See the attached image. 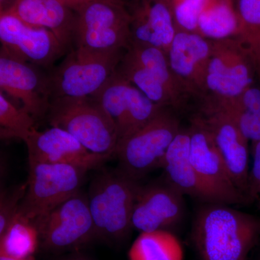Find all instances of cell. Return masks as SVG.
<instances>
[{
    "label": "cell",
    "mask_w": 260,
    "mask_h": 260,
    "mask_svg": "<svg viewBox=\"0 0 260 260\" xmlns=\"http://www.w3.org/2000/svg\"><path fill=\"white\" fill-rule=\"evenodd\" d=\"M121 1H122V2H123V0H121Z\"/></svg>",
    "instance_id": "cell-36"
},
{
    "label": "cell",
    "mask_w": 260,
    "mask_h": 260,
    "mask_svg": "<svg viewBox=\"0 0 260 260\" xmlns=\"http://www.w3.org/2000/svg\"><path fill=\"white\" fill-rule=\"evenodd\" d=\"M201 109V114L197 117L213 137L234 184L248 201L250 171L248 148L249 140L243 135L235 121L223 111L207 103H204Z\"/></svg>",
    "instance_id": "cell-14"
},
{
    "label": "cell",
    "mask_w": 260,
    "mask_h": 260,
    "mask_svg": "<svg viewBox=\"0 0 260 260\" xmlns=\"http://www.w3.org/2000/svg\"><path fill=\"white\" fill-rule=\"evenodd\" d=\"M129 11L130 44L158 48L167 54L177 32L169 0H134Z\"/></svg>",
    "instance_id": "cell-18"
},
{
    "label": "cell",
    "mask_w": 260,
    "mask_h": 260,
    "mask_svg": "<svg viewBox=\"0 0 260 260\" xmlns=\"http://www.w3.org/2000/svg\"><path fill=\"white\" fill-rule=\"evenodd\" d=\"M76 47L124 50L130 44L131 15L121 0H93L77 12Z\"/></svg>",
    "instance_id": "cell-6"
},
{
    "label": "cell",
    "mask_w": 260,
    "mask_h": 260,
    "mask_svg": "<svg viewBox=\"0 0 260 260\" xmlns=\"http://www.w3.org/2000/svg\"><path fill=\"white\" fill-rule=\"evenodd\" d=\"M1 91L21 103V108L37 121L49 112L51 94L48 77H44L37 66L21 60L1 49L0 52Z\"/></svg>",
    "instance_id": "cell-13"
},
{
    "label": "cell",
    "mask_w": 260,
    "mask_h": 260,
    "mask_svg": "<svg viewBox=\"0 0 260 260\" xmlns=\"http://www.w3.org/2000/svg\"><path fill=\"white\" fill-rule=\"evenodd\" d=\"M255 65L237 38L213 41L205 78V94L219 104L232 102L253 85Z\"/></svg>",
    "instance_id": "cell-8"
},
{
    "label": "cell",
    "mask_w": 260,
    "mask_h": 260,
    "mask_svg": "<svg viewBox=\"0 0 260 260\" xmlns=\"http://www.w3.org/2000/svg\"><path fill=\"white\" fill-rule=\"evenodd\" d=\"M88 170L68 164L29 162V177L19 215L32 220L80 191Z\"/></svg>",
    "instance_id": "cell-7"
},
{
    "label": "cell",
    "mask_w": 260,
    "mask_h": 260,
    "mask_svg": "<svg viewBox=\"0 0 260 260\" xmlns=\"http://www.w3.org/2000/svg\"><path fill=\"white\" fill-rule=\"evenodd\" d=\"M162 168L165 171L166 180L183 194L214 203L191 161L189 129L179 132L168 149Z\"/></svg>",
    "instance_id": "cell-20"
},
{
    "label": "cell",
    "mask_w": 260,
    "mask_h": 260,
    "mask_svg": "<svg viewBox=\"0 0 260 260\" xmlns=\"http://www.w3.org/2000/svg\"><path fill=\"white\" fill-rule=\"evenodd\" d=\"M126 50L75 47L48 77L51 99L93 96L115 73Z\"/></svg>",
    "instance_id": "cell-4"
},
{
    "label": "cell",
    "mask_w": 260,
    "mask_h": 260,
    "mask_svg": "<svg viewBox=\"0 0 260 260\" xmlns=\"http://www.w3.org/2000/svg\"><path fill=\"white\" fill-rule=\"evenodd\" d=\"M5 11L29 25L51 30L67 49L74 42L76 17L59 0H14Z\"/></svg>",
    "instance_id": "cell-19"
},
{
    "label": "cell",
    "mask_w": 260,
    "mask_h": 260,
    "mask_svg": "<svg viewBox=\"0 0 260 260\" xmlns=\"http://www.w3.org/2000/svg\"><path fill=\"white\" fill-rule=\"evenodd\" d=\"M239 30L237 38L250 54L256 74L260 64V0H237Z\"/></svg>",
    "instance_id": "cell-26"
},
{
    "label": "cell",
    "mask_w": 260,
    "mask_h": 260,
    "mask_svg": "<svg viewBox=\"0 0 260 260\" xmlns=\"http://www.w3.org/2000/svg\"><path fill=\"white\" fill-rule=\"evenodd\" d=\"M0 260H34L32 259V256L28 258H23V259H20V258H14L10 257V256L0 255Z\"/></svg>",
    "instance_id": "cell-33"
},
{
    "label": "cell",
    "mask_w": 260,
    "mask_h": 260,
    "mask_svg": "<svg viewBox=\"0 0 260 260\" xmlns=\"http://www.w3.org/2000/svg\"><path fill=\"white\" fill-rule=\"evenodd\" d=\"M257 75H259V78H260V64L259 66V68H258L257 70Z\"/></svg>",
    "instance_id": "cell-35"
},
{
    "label": "cell",
    "mask_w": 260,
    "mask_h": 260,
    "mask_svg": "<svg viewBox=\"0 0 260 260\" xmlns=\"http://www.w3.org/2000/svg\"><path fill=\"white\" fill-rule=\"evenodd\" d=\"M24 142L29 162L68 164L90 171L112 158L89 151L73 135L56 126L44 131L35 128Z\"/></svg>",
    "instance_id": "cell-15"
},
{
    "label": "cell",
    "mask_w": 260,
    "mask_h": 260,
    "mask_svg": "<svg viewBox=\"0 0 260 260\" xmlns=\"http://www.w3.org/2000/svg\"><path fill=\"white\" fill-rule=\"evenodd\" d=\"M223 111L239 126L243 135L254 143L260 141V88L254 85L232 102L215 103L205 101Z\"/></svg>",
    "instance_id": "cell-21"
},
{
    "label": "cell",
    "mask_w": 260,
    "mask_h": 260,
    "mask_svg": "<svg viewBox=\"0 0 260 260\" xmlns=\"http://www.w3.org/2000/svg\"><path fill=\"white\" fill-rule=\"evenodd\" d=\"M239 18L234 0H209L200 15L198 34L211 41L235 37Z\"/></svg>",
    "instance_id": "cell-22"
},
{
    "label": "cell",
    "mask_w": 260,
    "mask_h": 260,
    "mask_svg": "<svg viewBox=\"0 0 260 260\" xmlns=\"http://www.w3.org/2000/svg\"><path fill=\"white\" fill-rule=\"evenodd\" d=\"M62 260H89L86 259V258L83 257V256H70V257L66 258V259H64Z\"/></svg>",
    "instance_id": "cell-34"
},
{
    "label": "cell",
    "mask_w": 260,
    "mask_h": 260,
    "mask_svg": "<svg viewBox=\"0 0 260 260\" xmlns=\"http://www.w3.org/2000/svg\"><path fill=\"white\" fill-rule=\"evenodd\" d=\"M91 98L115 124L119 141L145 125L162 108L167 107L152 102L116 71Z\"/></svg>",
    "instance_id": "cell-10"
},
{
    "label": "cell",
    "mask_w": 260,
    "mask_h": 260,
    "mask_svg": "<svg viewBox=\"0 0 260 260\" xmlns=\"http://www.w3.org/2000/svg\"><path fill=\"white\" fill-rule=\"evenodd\" d=\"M129 260H183L177 238L169 231L142 232L128 253Z\"/></svg>",
    "instance_id": "cell-24"
},
{
    "label": "cell",
    "mask_w": 260,
    "mask_h": 260,
    "mask_svg": "<svg viewBox=\"0 0 260 260\" xmlns=\"http://www.w3.org/2000/svg\"><path fill=\"white\" fill-rule=\"evenodd\" d=\"M191 239L202 260H246L260 240V218L206 203L195 216Z\"/></svg>",
    "instance_id": "cell-1"
},
{
    "label": "cell",
    "mask_w": 260,
    "mask_h": 260,
    "mask_svg": "<svg viewBox=\"0 0 260 260\" xmlns=\"http://www.w3.org/2000/svg\"><path fill=\"white\" fill-rule=\"evenodd\" d=\"M36 120L23 108L13 105L0 93V135L3 139L25 140L35 129Z\"/></svg>",
    "instance_id": "cell-27"
},
{
    "label": "cell",
    "mask_w": 260,
    "mask_h": 260,
    "mask_svg": "<svg viewBox=\"0 0 260 260\" xmlns=\"http://www.w3.org/2000/svg\"><path fill=\"white\" fill-rule=\"evenodd\" d=\"M32 222L41 246L47 251L77 249L96 239L88 194L80 191Z\"/></svg>",
    "instance_id": "cell-9"
},
{
    "label": "cell",
    "mask_w": 260,
    "mask_h": 260,
    "mask_svg": "<svg viewBox=\"0 0 260 260\" xmlns=\"http://www.w3.org/2000/svg\"><path fill=\"white\" fill-rule=\"evenodd\" d=\"M39 244V232L31 220L17 214L0 236V255L20 259L30 257Z\"/></svg>",
    "instance_id": "cell-25"
},
{
    "label": "cell",
    "mask_w": 260,
    "mask_h": 260,
    "mask_svg": "<svg viewBox=\"0 0 260 260\" xmlns=\"http://www.w3.org/2000/svg\"><path fill=\"white\" fill-rule=\"evenodd\" d=\"M184 196L167 180L140 186L132 219L133 229L142 233L175 226L184 215Z\"/></svg>",
    "instance_id": "cell-16"
},
{
    "label": "cell",
    "mask_w": 260,
    "mask_h": 260,
    "mask_svg": "<svg viewBox=\"0 0 260 260\" xmlns=\"http://www.w3.org/2000/svg\"><path fill=\"white\" fill-rule=\"evenodd\" d=\"M14 0H0V5H1V12H4L13 4Z\"/></svg>",
    "instance_id": "cell-32"
},
{
    "label": "cell",
    "mask_w": 260,
    "mask_h": 260,
    "mask_svg": "<svg viewBox=\"0 0 260 260\" xmlns=\"http://www.w3.org/2000/svg\"><path fill=\"white\" fill-rule=\"evenodd\" d=\"M177 31L198 34V21L209 0H169Z\"/></svg>",
    "instance_id": "cell-28"
},
{
    "label": "cell",
    "mask_w": 260,
    "mask_h": 260,
    "mask_svg": "<svg viewBox=\"0 0 260 260\" xmlns=\"http://www.w3.org/2000/svg\"><path fill=\"white\" fill-rule=\"evenodd\" d=\"M59 1L70 10L78 12L85 5L88 4L93 0H59Z\"/></svg>",
    "instance_id": "cell-31"
},
{
    "label": "cell",
    "mask_w": 260,
    "mask_h": 260,
    "mask_svg": "<svg viewBox=\"0 0 260 260\" xmlns=\"http://www.w3.org/2000/svg\"><path fill=\"white\" fill-rule=\"evenodd\" d=\"M259 260H260V257H259Z\"/></svg>",
    "instance_id": "cell-37"
},
{
    "label": "cell",
    "mask_w": 260,
    "mask_h": 260,
    "mask_svg": "<svg viewBox=\"0 0 260 260\" xmlns=\"http://www.w3.org/2000/svg\"><path fill=\"white\" fill-rule=\"evenodd\" d=\"M213 41L196 32L177 31L168 51L173 73L189 94H205Z\"/></svg>",
    "instance_id": "cell-17"
},
{
    "label": "cell",
    "mask_w": 260,
    "mask_h": 260,
    "mask_svg": "<svg viewBox=\"0 0 260 260\" xmlns=\"http://www.w3.org/2000/svg\"><path fill=\"white\" fill-rule=\"evenodd\" d=\"M253 145V164L249 171L247 199L260 212V141Z\"/></svg>",
    "instance_id": "cell-30"
},
{
    "label": "cell",
    "mask_w": 260,
    "mask_h": 260,
    "mask_svg": "<svg viewBox=\"0 0 260 260\" xmlns=\"http://www.w3.org/2000/svg\"><path fill=\"white\" fill-rule=\"evenodd\" d=\"M180 130L179 121L170 107L162 108L145 125L118 142L115 156L119 169L138 181L162 168L168 149Z\"/></svg>",
    "instance_id": "cell-5"
},
{
    "label": "cell",
    "mask_w": 260,
    "mask_h": 260,
    "mask_svg": "<svg viewBox=\"0 0 260 260\" xmlns=\"http://www.w3.org/2000/svg\"><path fill=\"white\" fill-rule=\"evenodd\" d=\"M189 130L191 161L213 203L228 205L248 203L234 184L213 137L197 116Z\"/></svg>",
    "instance_id": "cell-11"
},
{
    "label": "cell",
    "mask_w": 260,
    "mask_h": 260,
    "mask_svg": "<svg viewBox=\"0 0 260 260\" xmlns=\"http://www.w3.org/2000/svg\"><path fill=\"white\" fill-rule=\"evenodd\" d=\"M140 186L119 169L94 178L88 200L96 239L114 242L127 237Z\"/></svg>",
    "instance_id": "cell-2"
},
{
    "label": "cell",
    "mask_w": 260,
    "mask_h": 260,
    "mask_svg": "<svg viewBox=\"0 0 260 260\" xmlns=\"http://www.w3.org/2000/svg\"><path fill=\"white\" fill-rule=\"evenodd\" d=\"M27 189V183L12 191H2L0 198V236L16 216Z\"/></svg>",
    "instance_id": "cell-29"
},
{
    "label": "cell",
    "mask_w": 260,
    "mask_h": 260,
    "mask_svg": "<svg viewBox=\"0 0 260 260\" xmlns=\"http://www.w3.org/2000/svg\"><path fill=\"white\" fill-rule=\"evenodd\" d=\"M47 114L51 126L68 132L89 151L115 156L119 141L115 124L91 97L54 98Z\"/></svg>",
    "instance_id": "cell-3"
},
{
    "label": "cell",
    "mask_w": 260,
    "mask_h": 260,
    "mask_svg": "<svg viewBox=\"0 0 260 260\" xmlns=\"http://www.w3.org/2000/svg\"><path fill=\"white\" fill-rule=\"evenodd\" d=\"M116 72L141 90L152 102L162 107L175 108L172 95L158 77L127 51L118 64Z\"/></svg>",
    "instance_id": "cell-23"
},
{
    "label": "cell",
    "mask_w": 260,
    "mask_h": 260,
    "mask_svg": "<svg viewBox=\"0 0 260 260\" xmlns=\"http://www.w3.org/2000/svg\"><path fill=\"white\" fill-rule=\"evenodd\" d=\"M0 41L6 52L43 68L51 66L67 51L51 30L29 25L7 11L0 15Z\"/></svg>",
    "instance_id": "cell-12"
}]
</instances>
